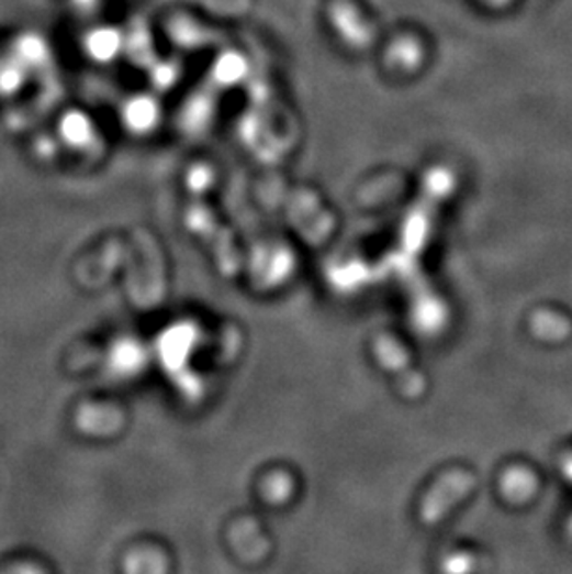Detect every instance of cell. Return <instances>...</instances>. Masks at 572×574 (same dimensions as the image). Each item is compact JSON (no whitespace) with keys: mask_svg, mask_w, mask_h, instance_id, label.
<instances>
[{"mask_svg":"<svg viewBox=\"0 0 572 574\" xmlns=\"http://www.w3.org/2000/svg\"><path fill=\"white\" fill-rule=\"evenodd\" d=\"M474 478L463 471H453L442 476L429 490L420 508V519L426 525H437L450 509L456 508L474 489Z\"/></svg>","mask_w":572,"mask_h":574,"instance_id":"cell-1","label":"cell"},{"mask_svg":"<svg viewBox=\"0 0 572 574\" xmlns=\"http://www.w3.org/2000/svg\"><path fill=\"white\" fill-rule=\"evenodd\" d=\"M188 216H190V228L193 231H198V234L203 236L206 244L211 245L212 253L216 255L220 268L225 274H235L238 266H240V257H238V252H236L231 234L227 231H223L203 207H195V209L190 210Z\"/></svg>","mask_w":572,"mask_h":574,"instance_id":"cell-2","label":"cell"},{"mask_svg":"<svg viewBox=\"0 0 572 574\" xmlns=\"http://www.w3.org/2000/svg\"><path fill=\"white\" fill-rule=\"evenodd\" d=\"M375 355L381 361V365L396 376L400 387L407 395L418 396L420 393H424V387H426L424 377L411 366L407 353L394 339L381 335L380 341L375 342Z\"/></svg>","mask_w":572,"mask_h":574,"instance_id":"cell-3","label":"cell"},{"mask_svg":"<svg viewBox=\"0 0 572 574\" xmlns=\"http://www.w3.org/2000/svg\"><path fill=\"white\" fill-rule=\"evenodd\" d=\"M110 368L120 374V376H128L139 371V366L144 365V352L138 346V342L131 339L115 342L110 350L109 357Z\"/></svg>","mask_w":572,"mask_h":574,"instance_id":"cell-4","label":"cell"},{"mask_svg":"<svg viewBox=\"0 0 572 574\" xmlns=\"http://www.w3.org/2000/svg\"><path fill=\"white\" fill-rule=\"evenodd\" d=\"M123 120L131 131H152L158 120L157 102L153 101L152 97H134L133 101H128L125 107Z\"/></svg>","mask_w":572,"mask_h":574,"instance_id":"cell-5","label":"cell"},{"mask_svg":"<svg viewBox=\"0 0 572 574\" xmlns=\"http://www.w3.org/2000/svg\"><path fill=\"white\" fill-rule=\"evenodd\" d=\"M60 136L71 147H86L93 140V125L85 112H69L60 121Z\"/></svg>","mask_w":572,"mask_h":574,"instance_id":"cell-6","label":"cell"},{"mask_svg":"<svg viewBox=\"0 0 572 574\" xmlns=\"http://www.w3.org/2000/svg\"><path fill=\"white\" fill-rule=\"evenodd\" d=\"M121 47L120 34L110 29H99L91 32L86 40V48L90 53L91 58L99 62H110L117 56Z\"/></svg>","mask_w":572,"mask_h":574,"instance_id":"cell-7","label":"cell"},{"mask_svg":"<svg viewBox=\"0 0 572 574\" xmlns=\"http://www.w3.org/2000/svg\"><path fill=\"white\" fill-rule=\"evenodd\" d=\"M15 53H18L19 62H21L23 66L24 64L34 66V64H40V62L45 58L47 47H45L42 37L24 36L19 40Z\"/></svg>","mask_w":572,"mask_h":574,"instance_id":"cell-8","label":"cell"},{"mask_svg":"<svg viewBox=\"0 0 572 574\" xmlns=\"http://www.w3.org/2000/svg\"><path fill=\"white\" fill-rule=\"evenodd\" d=\"M23 85V64H8L0 69V91L12 93Z\"/></svg>","mask_w":572,"mask_h":574,"instance_id":"cell-9","label":"cell"},{"mask_svg":"<svg viewBox=\"0 0 572 574\" xmlns=\"http://www.w3.org/2000/svg\"><path fill=\"white\" fill-rule=\"evenodd\" d=\"M77 2H79V4H82V7H86V4H91L93 0H77Z\"/></svg>","mask_w":572,"mask_h":574,"instance_id":"cell-10","label":"cell"}]
</instances>
